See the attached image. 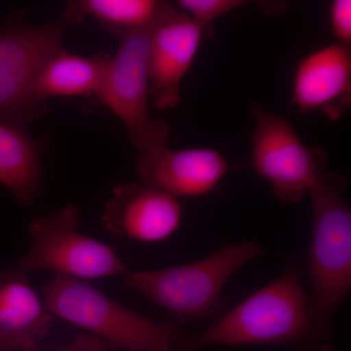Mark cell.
<instances>
[{
	"label": "cell",
	"instance_id": "obj_9",
	"mask_svg": "<svg viewBox=\"0 0 351 351\" xmlns=\"http://www.w3.org/2000/svg\"><path fill=\"white\" fill-rule=\"evenodd\" d=\"M213 27H204L170 4L149 36V94L158 110H170L180 103L182 82Z\"/></svg>",
	"mask_w": 351,
	"mask_h": 351
},
{
	"label": "cell",
	"instance_id": "obj_6",
	"mask_svg": "<svg viewBox=\"0 0 351 351\" xmlns=\"http://www.w3.org/2000/svg\"><path fill=\"white\" fill-rule=\"evenodd\" d=\"M80 211L69 204L29 225L31 248L20 258L18 269L31 272L50 270L80 280L124 276L128 269L108 245L78 232Z\"/></svg>",
	"mask_w": 351,
	"mask_h": 351
},
{
	"label": "cell",
	"instance_id": "obj_14",
	"mask_svg": "<svg viewBox=\"0 0 351 351\" xmlns=\"http://www.w3.org/2000/svg\"><path fill=\"white\" fill-rule=\"evenodd\" d=\"M43 144L25 126L0 120V184L22 207L38 199L43 186Z\"/></svg>",
	"mask_w": 351,
	"mask_h": 351
},
{
	"label": "cell",
	"instance_id": "obj_12",
	"mask_svg": "<svg viewBox=\"0 0 351 351\" xmlns=\"http://www.w3.org/2000/svg\"><path fill=\"white\" fill-rule=\"evenodd\" d=\"M228 170V161L216 149H172L167 145L140 154L136 168L141 182L176 198L208 195Z\"/></svg>",
	"mask_w": 351,
	"mask_h": 351
},
{
	"label": "cell",
	"instance_id": "obj_19",
	"mask_svg": "<svg viewBox=\"0 0 351 351\" xmlns=\"http://www.w3.org/2000/svg\"><path fill=\"white\" fill-rule=\"evenodd\" d=\"M56 351H108V348L107 343L103 339L92 335H82L71 345Z\"/></svg>",
	"mask_w": 351,
	"mask_h": 351
},
{
	"label": "cell",
	"instance_id": "obj_3",
	"mask_svg": "<svg viewBox=\"0 0 351 351\" xmlns=\"http://www.w3.org/2000/svg\"><path fill=\"white\" fill-rule=\"evenodd\" d=\"M265 253L257 240L228 244L208 257L168 269L128 270L123 285L169 311L182 321L218 313L226 283L245 265Z\"/></svg>",
	"mask_w": 351,
	"mask_h": 351
},
{
	"label": "cell",
	"instance_id": "obj_18",
	"mask_svg": "<svg viewBox=\"0 0 351 351\" xmlns=\"http://www.w3.org/2000/svg\"><path fill=\"white\" fill-rule=\"evenodd\" d=\"M332 34L339 43L351 45V1L335 0L330 12Z\"/></svg>",
	"mask_w": 351,
	"mask_h": 351
},
{
	"label": "cell",
	"instance_id": "obj_7",
	"mask_svg": "<svg viewBox=\"0 0 351 351\" xmlns=\"http://www.w3.org/2000/svg\"><path fill=\"white\" fill-rule=\"evenodd\" d=\"M251 165L281 202L294 204L326 173L327 154L307 147L287 119L253 104Z\"/></svg>",
	"mask_w": 351,
	"mask_h": 351
},
{
	"label": "cell",
	"instance_id": "obj_20",
	"mask_svg": "<svg viewBox=\"0 0 351 351\" xmlns=\"http://www.w3.org/2000/svg\"><path fill=\"white\" fill-rule=\"evenodd\" d=\"M167 351H172V350H167Z\"/></svg>",
	"mask_w": 351,
	"mask_h": 351
},
{
	"label": "cell",
	"instance_id": "obj_1",
	"mask_svg": "<svg viewBox=\"0 0 351 351\" xmlns=\"http://www.w3.org/2000/svg\"><path fill=\"white\" fill-rule=\"evenodd\" d=\"M331 336L318 326L295 262L195 335L193 348L208 346H280L289 351H332Z\"/></svg>",
	"mask_w": 351,
	"mask_h": 351
},
{
	"label": "cell",
	"instance_id": "obj_11",
	"mask_svg": "<svg viewBox=\"0 0 351 351\" xmlns=\"http://www.w3.org/2000/svg\"><path fill=\"white\" fill-rule=\"evenodd\" d=\"M292 103L304 114L341 119L351 106V45L330 44L304 58L295 69Z\"/></svg>",
	"mask_w": 351,
	"mask_h": 351
},
{
	"label": "cell",
	"instance_id": "obj_16",
	"mask_svg": "<svg viewBox=\"0 0 351 351\" xmlns=\"http://www.w3.org/2000/svg\"><path fill=\"white\" fill-rule=\"evenodd\" d=\"M169 6L156 0H75L66 4L64 19L76 25L91 17L106 32L120 38L152 29Z\"/></svg>",
	"mask_w": 351,
	"mask_h": 351
},
{
	"label": "cell",
	"instance_id": "obj_15",
	"mask_svg": "<svg viewBox=\"0 0 351 351\" xmlns=\"http://www.w3.org/2000/svg\"><path fill=\"white\" fill-rule=\"evenodd\" d=\"M112 57L101 53L82 57L62 48L46 60L36 83L34 95L40 103L61 97L98 96Z\"/></svg>",
	"mask_w": 351,
	"mask_h": 351
},
{
	"label": "cell",
	"instance_id": "obj_2",
	"mask_svg": "<svg viewBox=\"0 0 351 351\" xmlns=\"http://www.w3.org/2000/svg\"><path fill=\"white\" fill-rule=\"evenodd\" d=\"M346 188V177L326 172L309 193L314 225L306 261L308 298L318 326L329 336L335 313L351 290V211Z\"/></svg>",
	"mask_w": 351,
	"mask_h": 351
},
{
	"label": "cell",
	"instance_id": "obj_4",
	"mask_svg": "<svg viewBox=\"0 0 351 351\" xmlns=\"http://www.w3.org/2000/svg\"><path fill=\"white\" fill-rule=\"evenodd\" d=\"M43 301L53 315L126 350H171L181 337L172 323L141 315L80 279L54 274Z\"/></svg>",
	"mask_w": 351,
	"mask_h": 351
},
{
	"label": "cell",
	"instance_id": "obj_8",
	"mask_svg": "<svg viewBox=\"0 0 351 351\" xmlns=\"http://www.w3.org/2000/svg\"><path fill=\"white\" fill-rule=\"evenodd\" d=\"M152 29L119 38V49L110 60L97 96L123 122L132 145L140 154L167 145L170 134L167 122L152 119L149 113L147 56Z\"/></svg>",
	"mask_w": 351,
	"mask_h": 351
},
{
	"label": "cell",
	"instance_id": "obj_17",
	"mask_svg": "<svg viewBox=\"0 0 351 351\" xmlns=\"http://www.w3.org/2000/svg\"><path fill=\"white\" fill-rule=\"evenodd\" d=\"M242 0H179L176 6L188 14L191 20L204 27H214L213 22L221 17L246 5Z\"/></svg>",
	"mask_w": 351,
	"mask_h": 351
},
{
	"label": "cell",
	"instance_id": "obj_5",
	"mask_svg": "<svg viewBox=\"0 0 351 351\" xmlns=\"http://www.w3.org/2000/svg\"><path fill=\"white\" fill-rule=\"evenodd\" d=\"M71 27L66 19L29 24L25 12L0 22V120L27 126L45 114L34 83L46 60L64 48Z\"/></svg>",
	"mask_w": 351,
	"mask_h": 351
},
{
	"label": "cell",
	"instance_id": "obj_13",
	"mask_svg": "<svg viewBox=\"0 0 351 351\" xmlns=\"http://www.w3.org/2000/svg\"><path fill=\"white\" fill-rule=\"evenodd\" d=\"M53 322L54 315L25 272L18 269L0 274V350H36Z\"/></svg>",
	"mask_w": 351,
	"mask_h": 351
},
{
	"label": "cell",
	"instance_id": "obj_10",
	"mask_svg": "<svg viewBox=\"0 0 351 351\" xmlns=\"http://www.w3.org/2000/svg\"><path fill=\"white\" fill-rule=\"evenodd\" d=\"M182 219V207L177 198L142 182L114 186L101 215L108 232L144 243L169 239Z\"/></svg>",
	"mask_w": 351,
	"mask_h": 351
}]
</instances>
